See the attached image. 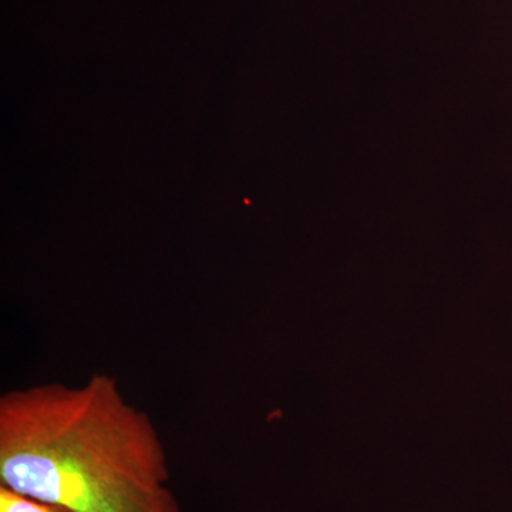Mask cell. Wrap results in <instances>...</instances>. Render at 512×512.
<instances>
[{"instance_id": "cell-1", "label": "cell", "mask_w": 512, "mask_h": 512, "mask_svg": "<svg viewBox=\"0 0 512 512\" xmlns=\"http://www.w3.org/2000/svg\"><path fill=\"white\" fill-rule=\"evenodd\" d=\"M0 485L70 512H183L156 426L109 375L3 394Z\"/></svg>"}, {"instance_id": "cell-2", "label": "cell", "mask_w": 512, "mask_h": 512, "mask_svg": "<svg viewBox=\"0 0 512 512\" xmlns=\"http://www.w3.org/2000/svg\"><path fill=\"white\" fill-rule=\"evenodd\" d=\"M0 512H70L0 485Z\"/></svg>"}]
</instances>
